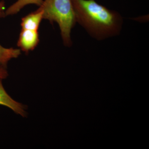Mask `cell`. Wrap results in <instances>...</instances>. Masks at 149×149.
I'll use <instances>...</instances> for the list:
<instances>
[{
    "label": "cell",
    "instance_id": "4",
    "mask_svg": "<svg viewBox=\"0 0 149 149\" xmlns=\"http://www.w3.org/2000/svg\"><path fill=\"white\" fill-rule=\"evenodd\" d=\"M2 80L0 78V105L8 107L17 114L25 117L27 115L25 106L15 101L9 95L3 88Z\"/></svg>",
    "mask_w": 149,
    "mask_h": 149
},
{
    "label": "cell",
    "instance_id": "1",
    "mask_svg": "<svg viewBox=\"0 0 149 149\" xmlns=\"http://www.w3.org/2000/svg\"><path fill=\"white\" fill-rule=\"evenodd\" d=\"M76 22L91 37L101 41L120 34L122 17L95 0H71Z\"/></svg>",
    "mask_w": 149,
    "mask_h": 149
},
{
    "label": "cell",
    "instance_id": "5",
    "mask_svg": "<svg viewBox=\"0 0 149 149\" xmlns=\"http://www.w3.org/2000/svg\"><path fill=\"white\" fill-rule=\"evenodd\" d=\"M43 19V11L38 8L22 19V29L38 31Z\"/></svg>",
    "mask_w": 149,
    "mask_h": 149
},
{
    "label": "cell",
    "instance_id": "7",
    "mask_svg": "<svg viewBox=\"0 0 149 149\" xmlns=\"http://www.w3.org/2000/svg\"><path fill=\"white\" fill-rule=\"evenodd\" d=\"M43 0H17L6 10V16L17 13L22 9L28 5L35 4L40 7L43 3Z\"/></svg>",
    "mask_w": 149,
    "mask_h": 149
},
{
    "label": "cell",
    "instance_id": "3",
    "mask_svg": "<svg viewBox=\"0 0 149 149\" xmlns=\"http://www.w3.org/2000/svg\"><path fill=\"white\" fill-rule=\"evenodd\" d=\"M40 42L38 31L22 29L17 45L22 51L29 52L37 47Z\"/></svg>",
    "mask_w": 149,
    "mask_h": 149
},
{
    "label": "cell",
    "instance_id": "2",
    "mask_svg": "<svg viewBox=\"0 0 149 149\" xmlns=\"http://www.w3.org/2000/svg\"><path fill=\"white\" fill-rule=\"evenodd\" d=\"M39 8L43 11V19L58 24L65 45H72L70 34L77 22L71 0H44Z\"/></svg>",
    "mask_w": 149,
    "mask_h": 149
},
{
    "label": "cell",
    "instance_id": "9",
    "mask_svg": "<svg viewBox=\"0 0 149 149\" xmlns=\"http://www.w3.org/2000/svg\"><path fill=\"white\" fill-rule=\"evenodd\" d=\"M8 76V73L6 68L0 67V78L5 79Z\"/></svg>",
    "mask_w": 149,
    "mask_h": 149
},
{
    "label": "cell",
    "instance_id": "8",
    "mask_svg": "<svg viewBox=\"0 0 149 149\" xmlns=\"http://www.w3.org/2000/svg\"><path fill=\"white\" fill-rule=\"evenodd\" d=\"M6 4L3 0H0V18L5 17L6 15Z\"/></svg>",
    "mask_w": 149,
    "mask_h": 149
},
{
    "label": "cell",
    "instance_id": "6",
    "mask_svg": "<svg viewBox=\"0 0 149 149\" xmlns=\"http://www.w3.org/2000/svg\"><path fill=\"white\" fill-rule=\"evenodd\" d=\"M20 51L19 49L5 48L0 45V67L6 68L8 61L18 57L21 54Z\"/></svg>",
    "mask_w": 149,
    "mask_h": 149
}]
</instances>
